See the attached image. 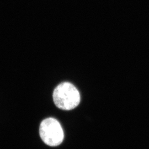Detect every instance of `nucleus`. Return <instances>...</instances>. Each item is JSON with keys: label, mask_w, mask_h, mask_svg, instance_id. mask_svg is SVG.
Instances as JSON below:
<instances>
[{"label": "nucleus", "mask_w": 149, "mask_h": 149, "mask_svg": "<svg viewBox=\"0 0 149 149\" xmlns=\"http://www.w3.org/2000/svg\"><path fill=\"white\" fill-rule=\"evenodd\" d=\"M55 106L64 111L74 109L80 102V93L70 82H63L54 89L53 94Z\"/></svg>", "instance_id": "nucleus-1"}, {"label": "nucleus", "mask_w": 149, "mask_h": 149, "mask_svg": "<svg viewBox=\"0 0 149 149\" xmlns=\"http://www.w3.org/2000/svg\"><path fill=\"white\" fill-rule=\"evenodd\" d=\"M39 134L43 142L50 146H57L64 140V132L61 124L53 118H48L41 122Z\"/></svg>", "instance_id": "nucleus-2"}]
</instances>
